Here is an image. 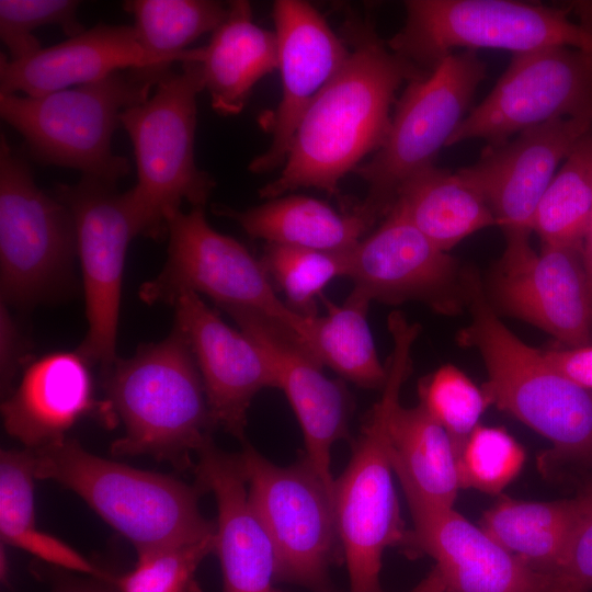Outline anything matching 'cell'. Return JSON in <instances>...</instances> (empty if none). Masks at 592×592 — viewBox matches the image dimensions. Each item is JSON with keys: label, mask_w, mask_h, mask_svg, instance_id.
<instances>
[{"label": "cell", "mask_w": 592, "mask_h": 592, "mask_svg": "<svg viewBox=\"0 0 592 592\" xmlns=\"http://www.w3.org/2000/svg\"><path fill=\"white\" fill-rule=\"evenodd\" d=\"M592 214V130L563 160L534 213L531 231L546 244L582 246Z\"/></svg>", "instance_id": "obj_33"}, {"label": "cell", "mask_w": 592, "mask_h": 592, "mask_svg": "<svg viewBox=\"0 0 592 592\" xmlns=\"http://www.w3.org/2000/svg\"><path fill=\"white\" fill-rule=\"evenodd\" d=\"M420 592H446L444 581L436 567L420 582Z\"/></svg>", "instance_id": "obj_44"}, {"label": "cell", "mask_w": 592, "mask_h": 592, "mask_svg": "<svg viewBox=\"0 0 592 592\" xmlns=\"http://www.w3.org/2000/svg\"><path fill=\"white\" fill-rule=\"evenodd\" d=\"M321 298L327 311L310 319L308 350L344 379L363 388H383L387 367L379 361L367 322L372 300L355 288L341 305Z\"/></svg>", "instance_id": "obj_32"}, {"label": "cell", "mask_w": 592, "mask_h": 592, "mask_svg": "<svg viewBox=\"0 0 592 592\" xmlns=\"http://www.w3.org/2000/svg\"><path fill=\"white\" fill-rule=\"evenodd\" d=\"M470 322L457 342L480 354L490 405L512 414L553 445V456L592 464V390L571 383L498 317L477 272L462 277Z\"/></svg>", "instance_id": "obj_2"}, {"label": "cell", "mask_w": 592, "mask_h": 592, "mask_svg": "<svg viewBox=\"0 0 592 592\" xmlns=\"http://www.w3.org/2000/svg\"><path fill=\"white\" fill-rule=\"evenodd\" d=\"M579 498L523 501L502 497L487 510L479 526L534 571L549 577L572 531Z\"/></svg>", "instance_id": "obj_29"}, {"label": "cell", "mask_w": 592, "mask_h": 592, "mask_svg": "<svg viewBox=\"0 0 592 592\" xmlns=\"http://www.w3.org/2000/svg\"><path fill=\"white\" fill-rule=\"evenodd\" d=\"M250 503L274 548L276 580L328 592L342 554L333 494L306 457L278 466L251 445L238 454Z\"/></svg>", "instance_id": "obj_11"}, {"label": "cell", "mask_w": 592, "mask_h": 592, "mask_svg": "<svg viewBox=\"0 0 592 592\" xmlns=\"http://www.w3.org/2000/svg\"><path fill=\"white\" fill-rule=\"evenodd\" d=\"M54 194L71 212L81 264L88 332L78 352L106 373L116 357V333L127 248L137 236L124 193L81 178Z\"/></svg>", "instance_id": "obj_14"}, {"label": "cell", "mask_w": 592, "mask_h": 592, "mask_svg": "<svg viewBox=\"0 0 592 592\" xmlns=\"http://www.w3.org/2000/svg\"><path fill=\"white\" fill-rule=\"evenodd\" d=\"M197 486L217 504L215 554L223 573V592H275L276 558L272 542L254 512L238 454H228L208 440L198 451Z\"/></svg>", "instance_id": "obj_22"}, {"label": "cell", "mask_w": 592, "mask_h": 592, "mask_svg": "<svg viewBox=\"0 0 592 592\" xmlns=\"http://www.w3.org/2000/svg\"><path fill=\"white\" fill-rule=\"evenodd\" d=\"M565 117L592 121V50L550 46L516 53L446 147L471 139L500 145L521 132Z\"/></svg>", "instance_id": "obj_13"}, {"label": "cell", "mask_w": 592, "mask_h": 592, "mask_svg": "<svg viewBox=\"0 0 592 592\" xmlns=\"http://www.w3.org/2000/svg\"><path fill=\"white\" fill-rule=\"evenodd\" d=\"M105 374L109 406L124 428L113 454L147 455L182 468L212 439L215 424L202 376L177 326L162 341L116 358Z\"/></svg>", "instance_id": "obj_5"}, {"label": "cell", "mask_w": 592, "mask_h": 592, "mask_svg": "<svg viewBox=\"0 0 592 592\" xmlns=\"http://www.w3.org/2000/svg\"><path fill=\"white\" fill-rule=\"evenodd\" d=\"M392 351L382 395L368 411L352 456L333 485L337 527L346 563L350 592H383L379 582L384 551L401 546L407 531L392 481L389 420L411 367V351L420 332L403 316L388 320Z\"/></svg>", "instance_id": "obj_3"}, {"label": "cell", "mask_w": 592, "mask_h": 592, "mask_svg": "<svg viewBox=\"0 0 592 592\" xmlns=\"http://www.w3.org/2000/svg\"><path fill=\"white\" fill-rule=\"evenodd\" d=\"M109 579L93 578L92 580L68 579L55 588V592H118Z\"/></svg>", "instance_id": "obj_42"}, {"label": "cell", "mask_w": 592, "mask_h": 592, "mask_svg": "<svg viewBox=\"0 0 592 592\" xmlns=\"http://www.w3.org/2000/svg\"><path fill=\"white\" fill-rule=\"evenodd\" d=\"M198 49L204 89L220 115L240 113L253 87L278 65L275 32L255 24L251 4L243 0L228 3L225 20Z\"/></svg>", "instance_id": "obj_25"}, {"label": "cell", "mask_w": 592, "mask_h": 592, "mask_svg": "<svg viewBox=\"0 0 592 592\" xmlns=\"http://www.w3.org/2000/svg\"><path fill=\"white\" fill-rule=\"evenodd\" d=\"M214 212L236 221L251 238L320 251L351 250L373 226L353 208L338 213L305 195L280 196L244 210L220 206Z\"/></svg>", "instance_id": "obj_27"}, {"label": "cell", "mask_w": 592, "mask_h": 592, "mask_svg": "<svg viewBox=\"0 0 592 592\" xmlns=\"http://www.w3.org/2000/svg\"><path fill=\"white\" fill-rule=\"evenodd\" d=\"M89 363L78 351L49 353L31 363L1 405L7 432L29 449L66 437L93 407Z\"/></svg>", "instance_id": "obj_24"}, {"label": "cell", "mask_w": 592, "mask_h": 592, "mask_svg": "<svg viewBox=\"0 0 592 592\" xmlns=\"http://www.w3.org/2000/svg\"><path fill=\"white\" fill-rule=\"evenodd\" d=\"M340 71L300 118L280 175L259 190L273 200L300 187L339 194V183L383 145L402 83L426 75L397 56L371 23L353 22Z\"/></svg>", "instance_id": "obj_1"}, {"label": "cell", "mask_w": 592, "mask_h": 592, "mask_svg": "<svg viewBox=\"0 0 592 592\" xmlns=\"http://www.w3.org/2000/svg\"><path fill=\"white\" fill-rule=\"evenodd\" d=\"M582 259L592 295V214L582 242Z\"/></svg>", "instance_id": "obj_43"}, {"label": "cell", "mask_w": 592, "mask_h": 592, "mask_svg": "<svg viewBox=\"0 0 592 592\" xmlns=\"http://www.w3.org/2000/svg\"><path fill=\"white\" fill-rule=\"evenodd\" d=\"M172 305L174 326L194 354L215 426L242 439L254 396L264 388H277L269 360L249 335L224 322L197 293L181 292Z\"/></svg>", "instance_id": "obj_19"}, {"label": "cell", "mask_w": 592, "mask_h": 592, "mask_svg": "<svg viewBox=\"0 0 592 592\" xmlns=\"http://www.w3.org/2000/svg\"><path fill=\"white\" fill-rule=\"evenodd\" d=\"M348 277L372 301L419 300L441 312L453 311L462 286L456 261L395 208L351 249Z\"/></svg>", "instance_id": "obj_20"}, {"label": "cell", "mask_w": 592, "mask_h": 592, "mask_svg": "<svg viewBox=\"0 0 592 592\" xmlns=\"http://www.w3.org/2000/svg\"><path fill=\"white\" fill-rule=\"evenodd\" d=\"M0 276L4 304L29 306L60 291L78 255L70 209L42 191L27 161L0 137Z\"/></svg>", "instance_id": "obj_12"}, {"label": "cell", "mask_w": 592, "mask_h": 592, "mask_svg": "<svg viewBox=\"0 0 592 592\" xmlns=\"http://www.w3.org/2000/svg\"><path fill=\"white\" fill-rule=\"evenodd\" d=\"M420 402L451 436L457 457L490 405L478 387L456 366L446 364L419 384Z\"/></svg>", "instance_id": "obj_35"}, {"label": "cell", "mask_w": 592, "mask_h": 592, "mask_svg": "<svg viewBox=\"0 0 592 592\" xmlns=\"http://www.w3.org/2000/svg\"><path fill=\"white\" fill-rule=\"evenodd\" d=\"M389 456L406 500L454 506L460 487L458 457L447 431L422 402H400L389 420Z\"/></svg>", "instance_id": "obj_26"}, {"label": "cell", "mask_w": 592, "mask_h": 592, "mask_svg": "<svg viewBox=\"0 0 592 592\" xmlns=\"http://www.w3.org/2000/svg\"><path fill=\"white\" fill-rule=\"evenodd\" d=\"M350 251H320L267 243L261 262L284 292L287 305L305 317L317 316V298L335 277H348Z\"/></svg>", "instance_id": "obj_34"}, {"label": "cell", "mask_w": 592, "mask_h": 592, "mask_svg": "<svg viewBox=\"0 0 592 592\" xmlns=\"http://www.w3.org/2000/svg\"><path fill=\"white\" fill-rule=\"evenodd\" d=\"M406 21L387 45L423 71L457 48L510 50L550 46L592 50V30L567 12L516 0H407Z\"/></svg>", "instance_id": "obj_9"}, {"label": "cell", "mask_w": 592, "mask_h": 592, "mask_svg": "<svg viewBox=\"0 0 592 592\" xmlns=\"http://www.w3.org/2000/svg\"><path fill=\"white\" fill-rule=\"evenodd\" d=\"M275 592H281V591L275 590ZM410 592H420V583L414 589H412Z\"/></svg>", "instance_id": "obj_45"}, {"label": "cell", "mask_w": 592, "mask_h": 592, "mask_svg": "<svg viewBox=\"0 0 592 592\" xmlns=\"http://www.w3.org/2000/svg\"><path fill=\"white\" fill-rule=\"evenodd\" d=\"M168 258L158 276L141 286L148 304H173L184 291L206 295L223 310L257 314L293 334L306 348L310 319L276 295L261 262L232 237L213 229L204 208L175 212L168 219Z\"/></svg>", "instance_id": "obj_10"}, {"label": "cell", "mask_w": 592, "mask_h": 592, "mask_svg": "<svg viewBox=\"0 0 592 592\" xmlns=\"http://www.w3.org/2000/svg\"><path fill=\"white\" fill-rule=\"evenodd\" d=\"M592 130L588 118H557L519 133L458 172L485 197L503 231H531L536 207L559 166Z\"/></svg>", "instance_id": "obj_17"}, {"label": "cell", "mask_w": 592, "mask_h": 592, "mask_svg": "<svg viewBox=\"0 0 592 592\" xmlns=\"http://www.w3.org/2000/svg\"><path fill=\"white\" fill-rule=\"evenodd\" d=\"M486 76L476 50H459L407 83L383 145L354 170L368 187L354 209L372 225L390 212L406 182L434 166Z\"/></svg>", "instance_id": "obj_8"}, {"label": "cell", "mask_w": 592, "mask_h": 592, "mask_svg": "<svg viewBox=\"0 0 592 592\" xmlns=\"http://www.w3.org/2000/svg\"><path fill=\"white\" fill-rule=\"evenodd\" d=\"M545 360L565 378L592 390V344L543 351Z\"/></svg>", "instance_id": "obj_41"}, {"label": "cell", "mask_w": 592, "mask_h": 592, "mask_svg": "<svg viewBox=\"0 0 592 592\" xmlns=\"http://www.w3.org/2000/svg\"><path fill=\"white\" fill-rule=\"evenodd\" d=\"M282 98L273 117L267 150L249 164L252 173L284 166L301 116L346 61L350 49L307 1L273 4Z\"/></svg>", "instance_id": "obj_18"}, {"label": "cell", "mask_w": 592, "mask_h": 592, "mask_svg": "<svg viewBox=\"0 0 592 592\" xmlns=\"http://www.w3.org/2000/svg\"><path fill=\"white\" fill-rule=\"evenodd\" d=\"M123 7L134 16L137 39L149 60V67L139 70L157 83L174 62L198 60V48L186 47L213 33L228 13V4L214 0H129Z\"/></svg>", "instance_id": "obj_30"}, {"label": "cell", "mask_w": 592, "mask_h": 592, "mask_svg": "<svg viewBox=\"0 0 592 592\" xmlns=\"http://www.w3.org/2000/svg\"><path fill=\"white\" fill-rule=\"evenodd\" d=\"M509 230L491 277L493 299L508 314L553 335L566 348L592 344V295L582 246L542 243Z\"/></svg>", "instance_id": "obj_15"}, {"label": "cell", "mask_w": 592, "mask_h": 592, "mask_svg": "<svg viewBox=\"0 0 592 592\" xmlns=\"http://www.w3.org/2000/svg\"><path fill=\"white\" fill-rule=\"evenodd\" d=\"M203 90L201 64L185 60L145 102L121 114L137 168L136 184L124 192L137 236L161 239L183 202L204 208L216 185L194 159L196 98Z\"/></svg>", "instance_id": "obj_6"}, {"label": "cell", "mask_w": 592, "mask_h": 592, "mask_svg": "<svg viewBox=\"0 0 592 592\" xmlns=\"http://www.w3.org/2000/svg\"><path fill=\"white\" fill-rule=\"evenodd\" d=\"M79 1L73 0H0V37L11 61L31 57L43 47L33 31L58 25L68 37L84 31L77 19Z\"/></svg>", "instance_id": "obj_38"}, {"label": "cell", "mask_w": 592, "mask_h": 592, "mask_svg": "<svg viewBox=\"0 0 592 592\" xmlns=\"http://www.w3.org/2000/svg\"><path fill=\"white\" fill-rule=\"evenodd\" d=\"M148 67L134 26L99 23L22 60L1 54L0 93L41 96Z\"/></svg>", "instance_id": "obj_23"}, {"label": "cell", "mask_w": 592, "mask_h": 592, "mask_svg": "<svg viewBox=\"0 0 592 592\" xmlns=\"http://www.w3.org/2000/svg\"><path fill=\"white\" fill-rule=\"evenodd\" d=\"M225 311L269 360L277 388L285 394L300 425L305 457L333 494L331 449L348 436L351 413L345 386L328 378L316 356L280 326L251 311Z\"/></svg>", "instance_id": "obj_16"}, {"label": "cell", "mask_w": 592, "mask_h": 592, "mask_svg": "<svg viewBox=\"0 0 592 592\" xmlns=\"http://www.w3.org/2000/svg\"><path fill=\"white\" fill-rule=\"evenodd\" d=\"M156 84L136 68L119 70L41 96L0 93V114L38 163L71 168L115 186L130 171L128 160L112 151L121 114L145 102Z\"/></svg>", "instance_id": "obj_7"}, {"label": "cell", "mask_w": 592, "mask_h": 592, "mask_svg": "<svg viewBox=\"0 0 592 592\" xmlns=\"http://www.w3.org/2000/svg\"><path fill=\"white\" fill-rule=\"evenodd\" d=\"M27 343L7 305H0V378L1 390L9 395L11 384L27 360Z\"/></svg>", "instance_id": "obj_40"}, {"label": "cell", "mask_w": 592, "mask_h": 592, "mask_svg": "<svg viewBox=\"0 0 592 592\" xmlns=\"http://www.w3.org/2000/svg\"><path fill=\"white\" fill-rule=\"evenodd\" d=\"M413 527L401 546L430 556L446 592H544L547 577L506 551L454 506L407 500Z\"/></svg>", "instance_id": "obj_21"}, {"label": "cell", "mask_w": 592, "mask_h": 592, "mask_svg": "<svg viewBox=\"0 0 592 592\" xmlns=\"http://www.w3.org/2000/svg\"><path fill=\"white\" fill-rule=\"evenodd\" d=\"M34 466L30 449H2L0 455V536L57 568L106 579L94 563L60 539L41 531L35 521Z\"/></svg>", "instance_id": "obj_31"}, {"label": "cell", "mask_w": 592, "mask_h": 592, "mask_svg": "<svg viewBox=\"0 0 592 592\" xmlns=\"http://www.w3.org/2000/svg\"><path fill=\"white\" fill-rule=\"evenodd\" d=\"M30 451L36 479L73 491L137 554L216 534V523L200 511L198 486L99 457L72 439Z\"/></svg>", "instance_id": "obj_4"}, {"label": "cell", "mask_w": 592, "mask_h": 592, "mask_svg": "<svg viewBox=\"0 0 592 592\" xmlns=\"http://www.w3.org/2000/svg\"><path fill=\"white\" fill-rule=\"evenodd\" d=\"M578 498L576 522L544 592H592V483Z\"/></svg>", "instance_id": "obj_39"}, {"label": "cell", "mask_w": 592, "mask_h": 592, "mask_svg": "<svg viewBox=\"0 0 592 592\" xmlns=\"http://www.w3.org/2000/svg\"><path fill=\"white\" fill-rule=\"evenodd\" d=\"M391 208L444 252L476 231L497 226L488 203L473 183L458 170L435 166L406 182Z\"/></svg>", "instance_id": "obj_28"}, {"label": "cell", "mask_w": 592, "mask_h": 592, "mask_svg": "<svg viewBox=\"0 0 592 592\" xmlns=\"http://www.w3.org/2000/svg\"><path fill=\"white\" fill-rule=\"evenodd\" d=\"M526 454L504 429L479 424L458 457L462 488L499 494L522 470Z\"/></svg>", "instance_id": "obj_36"}, {"label": "cell", "mask_w": 592, "mask_h": 592, "mask_svg": "<svg viewBox=\"0 0 592 592\" xmlns=\"http://www.w3.org/2000/svg\"><path fill=\"white\" fill-rule=\"evenodd\" d=\"M215 538L137 554L135 567L111 581L118 592H196L195 572Z\"/></svg>", "instance_id": "obj_37"}]
</instances>
